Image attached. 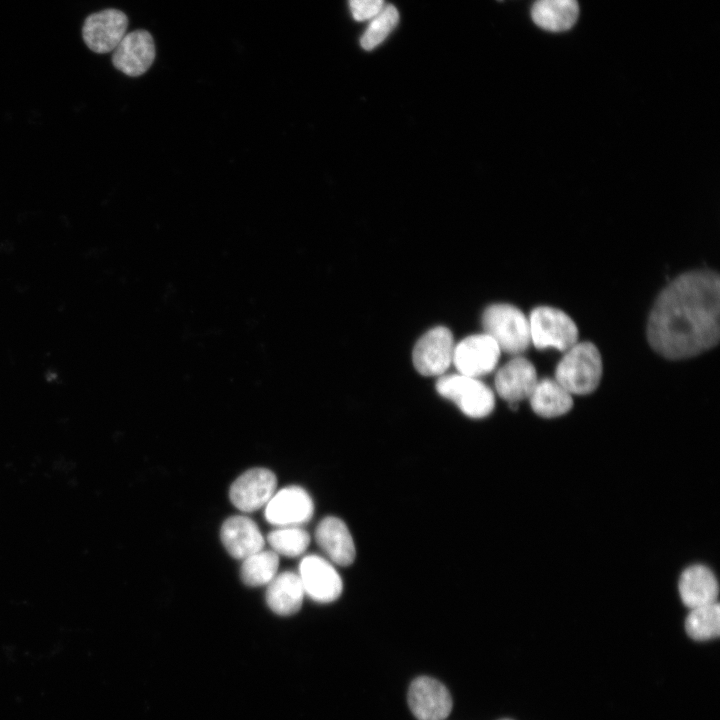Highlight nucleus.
I'll list each match as a JSON object with an SVG mask.
<instances>
[{"label":"nucleus","instance_id":"obj_1","mask_svg":"<svg viewBox=\"0 0 720 720\" xmlns=\"http://www.w3.org/2000/svg\"><path fill=\"white\" fill-rule=\"evenodd\" d=\"M719 319L718 273L709 269L687 271L659 293L649 314L647 339L665 358H690L717 345Z\"/></svg>","mask_w":720,"mask_h":720},{"label":"nucleus","instance_id":"obj_2","mask_svg":"<svg viewBox=\"0 0 720 720\" xmlns=\"http://www.w3.org/2000/svg\"><path fill=\"white\" fill-rule=\"evenodd\" d=\"M602 369L600 352L593 343H575L557 364L555 380L570 394L586 395L599 385Z\"/></svg>","mask_w":720,"mask_h":720},{"label":"nucleus","instance_id":"obj_3","mask_svg":"<svg viewBox=\"0 0 720 720\" xmlns=\"http://www.w3.org/2000/svg\"><path fill=\"white\" fill-rule=\"evenodd\" d=\"M482 326L484 333L497 343L500 350L509 354L519 355L531 342L528 319L520 309L510 304L488 306L482 315Z\"/></svg>","mask_w":720,"mask_h":720},{"label":"nucleus","instance_id":"obj_4","mask_svg":"<svg viewBox=\"0 0 720 720\" xmlns=\"http://www.w3.org/2000/svg\"><path fill=\"white\" fill-rule=\"evenodd\" d=\"M435 387L442 397L455 403L468 417L483 418L494 409V393L479 378L460 373L442 375Z\"/></svg>","mask_w":720,"mask_h":720},{"label":"nucleus","instance_id":"obj_5","mask_svg":"<svg viewBox=\"0 0 720 720\" xmlns=\"http://www.w3.org/2000/svg\"><path fill=\"white\" fill-rule=\"evenodd\" d=\"M529 321L530 340L538 349L555 348L566 351L577 343L578 328L562 310L539 306L532 310Z\"/></svg>","mask_w":720,"mask_h":720},{"label":"nucleus","instance_id":"obj_6","mask_svg":"<svg viewBox=\"0 0 720 720\" xmlns=\"http://www.w3.org/2000/svg\"><path fill=\"white\" fill-rule=\"evenodd\" d=\"M453 335L444 326L427 331L415 344L412 360L423 376H442L452 363Z\"/></svg>","mask_w":720,"mask_h":720},{"label":"nucleus","instance_id":"obj_7","mask_svg":"<svg viewBox=\"0 0 720 720\" xmlns=\"http://www.w3.org/2000/svg\"><path fill=\"white\" fill-rule=\"evenodd\" d=\"M500 353L497 343L486 333L470 335L454 346L452 363L460 374L480 378L495 369Z\"/></svg>","mask_w":720,"mask_h":720},{"label":"nucleus","instance_id":"obj_8","mask_svg":"<svg viewBox=\"0 0 720 720\" xmlns=\"http://www.w3.org/2000/svg\"><path fill=\"white\" fill-rule=\"evenodd\" d=\"M128 17L115 8L104 9L86 17L82 37L86 46L98 54L113 51L127 33Z\"/></svg>","mask_w":720,"mask_h":720},{"label":"nucleus","instance_id":"obj_9","mask_svg":"<svg viewBox=\"0 0 720 720\" xmlns=\"http://www.w3.org/2000/svg\"><path fill=\"white\" fill-rule=\"evenodd\" d=\"M298 575L305 594L318 603L333 602L342 593L343 582L333 563L319 555L305 556Z\"/></svg>","mask_w":720,"mask_h":720},{"label":"nucleus","instance_id":"obj_10","mask_svg":"<svg viewBox=\"0 0 720 720\" xmlns=\"http://www.w3.org/2000/svg\"><path fill=\"white\" fill-rule=\"evenodd\" d=\"M314 503L309 493L300 486L284 487L266 504L265 518L277 527L301 526L313 516Z\"/></svg>","mask_w":720,"mask_h":720},{"label":"nucleus","instance_id":"obj_11","mask_svg":"<svg viewBox=\"0 0 720 720\" xmlns=\"http://www.w3.org/2000/svg\"><path fill=\"white\" fill-rule=\"evenodd\" d=\"M277 479L266 468H252L241 474L231 485L232 504L243 512H253L268 503L275 493Z\"/></svg>","mask_w":720,"mask_h":720},{"label":"nucleus","instance_id":"obj_12","mask_svg":"<svg viewBox=\"0 0 720 720\" xmlns=\"http://www.w3.org/2000/svg\"><path fill=\"white\" fill-rule=\"evenodd\" d=\"M155 55L152 35L139 29L125 34L113 50L111 61L118 71L130 77H138L152 66Z\"/></svg>","mask_w":720,"mask_h":720},{"label":"nucleus","instance_id":"obj_13","mask_svg":"<svg viewBox=\"0 0 720 720\" xmlns=\"http://www.w3.org/2000/svg\"><path fill=\"white\" fill-rule=\"evenodd\" d=\"M409 707L418 720H443L452 708L446 687L431 677L413 680L408 692Z\"/></svg>","mask_w":720,"mask_h":720},{"label":"nucleus","instance_id":"obj_14","mask_svg":"<svg viewBox=\"0 0 720 720\" xmlns=\"http://www.w3.org/2000/svg\"><path fill=\"white\" fill-rule=\"evenodd\" d=\"M494 381L498 395L509 403H518L529 398L538 382L534 365L520 356L502 366Z\"/></svg>","mask_w":720,"mask_h":720},{"label":"nucleus","instance_id":"obj_15","mask_svg":"<svg viewBox=\"0 0 720 720\" xmlns=\"http://www.w3.org/2000/svg\"><path fill=\"white\" fill-rule=\"evenodd\" d=\"M318 546L330 562L349 566L355 560L356 549L347 525L335 516H327L320 521L315 531Z\"/></svg>","mask_w":720,"mask_h":720},{"label":"nucleus","instance_id":"obj_16","mask_svg":"<svg viewBox=\"0 0 720 720\" xmlns=\"http://www.w3.org/2000/svg\"><path fill=\"white\" fill-rule=\"evenodd\" d=\"M220 537L228 553L238 560H244L264 547V538L257 524L246 516L226 519Z\"/></svg>","mask_w":720,"mask_h":720},{"label":"nucleus","instance_id":"obj_17","mask_svg":"<svg viewBox=\"0 0 720 720\" xmlns=\"http://www.w3.org/2000/svg\"><path fill=\"white\" fill-rule=\"evenodd\" d=\"M718 591L715 575L704 565L690 566L680 576V597L690 609L717 602Z\"/></svg>","mask_w":720,"mask_h":720},{"label":"nucleus","instance_id":"obj_18","mask_svg":"<svg viewBox=\"0 0 720 720\" xmlns=\"http://www.w3.org/2000/svg\"><path fill=\"white\" fill-rule=\"evenodd\" d=\"M267 585L266 603L274 613L289 616L300 610L305 592L298 574L282 572Z\"/></svg>","mask_w":720,"mask_h":720},{"label":"nucleus","instance_id":"obj_19","mask_svg":"<svg viewBox=\"0 0 720 720\" xmlns=\"http://www.w3.org/2000/svg\"><path fill=\"white\" fill-rule=\"evenodd\" d=\"M579 15L577 0H536L531 17L540 28L561 32L570 29Z\"/></svg>","mask_w":720,"mask_h":720},{"label":"nucleus","instance_id":"obj_20","mask_svg":"<svg viewBox=\"0 0 720 720\" xmlns=\"http://www.w3.org/2000/svg\"><path fill=\"white\" fill-rule=\"evenodd\" d=\"M529 400L533 411L545 418L561 416L573 405L571 394L555 379L550 378L537 382Z\"/></svg>","mask_w":720,"mask_h":720},{"label":"nucleus","instance_id":"obj_21","mask_svg":"<svg viewBox=\"0 0 720 720\" xmlns=\"http://www.w3.org/2000/svg\"><path fill=\"white\" fill-rule=\"evenodd\" d=\"M279 557L273 550H261L243 560L242 581L252 587L267 585L277 573Z\"/></svg>","mask_w":720,"mask_h":720},{"label":"nucleus","instance_id":"obj_22","mask_svg":"<svg viewBox=\"0 0 720 720\" xmlns=\"http://www.w3.org/2000/svg\"><path fill=\"white\" fill-rule=\"evenodd\" d=\"M687 634L694 640L716 638L720 633V608L717 602L690 609L685 620Z\"/></svg>","mask_w":720,"mask_h":720},{"label":"nucleus","instance_id":"obj_23","mask_svg":"<svg viewBox=\"0 0 720 720\" xmlns=\"http://www.w3.org/2000/svg\"><path fill=\"white\" fill-rule=\"evenodd\" d=\"M274 552L286 557H296L305 552L310 543V535L299 526L278 527L267 535Z\"/></svg>","mask_w":720,"mask_h":720},{"label":"nucleus","instance_id":"obj_24","mask_svg":"<svg viewBox=\"0 0 720 720\" xmlns=\"http://www.w3.org/2000/svg\"><path fill=\"white\" fill-rule=\"evenodd\" d=\"M399 13L393 5H385L383 9L369 20L360 43L365 50H372L380 45L396 27Z\"/></svg>","mask_w":720,"mask_h":720},{"label":"nucleus","instance_id":"obj_25","mask_svg":"<svg viewBox=\"0 0 720 720\" xmlns=\"http://www.w3.org/2000/svg\"><path fill=\"white\" fill-rule=\"evenodd\" d=\"M385 0H349V8L356 21H367L385 6Z\"/></svg>","mask_w":720,"mask_h":720},{"label":"nucleus","instance_id":"obj_26","mask_svg":"<svg viewBox=\"0 0 720 720\" xmlns=\"http://www.w3.org/2000/svg\"><path fill=\"white\" fill-rule=\"evenodd\" d=\"M502 720H510V719H502Z\"/></svg>","mask_w":720,"mask_h":720},{"label":"nucleus","instance_id":"obj_27","mask_svg":"<svg viewBox=\"0 0 720 720\" xmlns=\"http://www.w3.org/2000/svg\"><path fill=\"white\" fill-rule=\"evenodd\" d=\"M500 1V0H499Z\"/></svg>","mask_w":720,"mask_h":720}]
</instances>
